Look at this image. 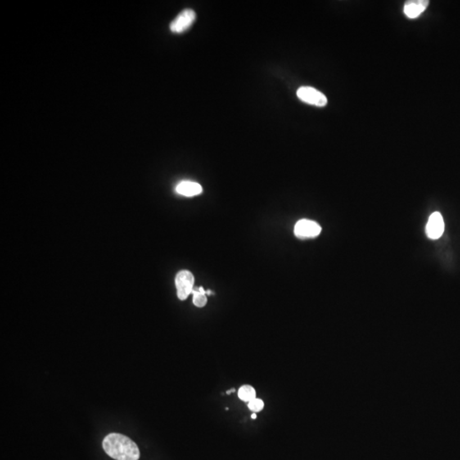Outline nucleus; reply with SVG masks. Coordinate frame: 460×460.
Instances as JSON below:
<instances>
[{
    "instance_id": "nucleus-3",
    "label": "nucleus",
    "mask_w": 460,
    "mask_h": 460,
    "mask_svg": "<svg viewBox=\"0 0 460 460\" xmlns=\"http://www.w3.org/2000/svg\"><path fill=\"white\" fill-rule=\"evenodd\" d=\"M297 96L302 101L316 107H324L327 104V98L322 92L310 87L302 86L297 91Z\"/></svg>"
},
{
    "instance_id": "nucleus-12",
    "label": "nucleus",
    "mask_w": 460,
    "mask_h": 460,
    "mask_svg": "<svg viewBox=\"0 0 460 460\" xmlns=\"http://www.w3.org/2000/svg\"><path fill=\"white\" fill-rule=\"evenodd\" d=\"M257 417H258V416H257V413H255V412H253V414H252V419H253V420H256Z\"/></svg>"
},
{
    "instance_id": "nucleus-1",
    "label": "nucleus",
    "mask_w": 460,
    "mask_h": 460,
    "mask_svg": "<svg viewBox=\"0 0 460 460\" xmlns=\"http://www.w3.org/2000/svg\"><path fill=\"white\" fill-rule=\"evenodd\" d=\"M105 453L115 460H138L140 450L137 444L128 436L111 433L102 442Z\"/></svg>"
},
{
    "instance_id": "nucleus-10",
    "label": "nucleus",
    "mask_w": 460,
    "mask_h": 460,
    "mask_svg": "<svg viewBox=\"0 0 460 460\" xmlns=\"http://www.w3.org/2000/svg\"><path fill=\"white\" fill-rule=\"evenodd\" d=\"M192 294L194 296L193 297V303L195 306L198 308H203L205 306V304L207 303V298H206V291H205L203 287L194 288Z\"/></svg>"
},
{
    "instance_id": "nucleus-11",
    "label": "nucleus",
    "mask_w": 460,
    "mask_h": 460,
    "mask_svg": "<svg viewBox=\"0 0 460 460\" xmlns=\"http://www.w3.org/2000/svg\"><path fill=\"white\" fill-rule=\"evenodd\" d=\"M263 407H264V402L263 400L257 398V397L253 401H250V402H248V408L255 413L261 412L263 409Z\"/></svg>"
},
{
    "instance_id": "nucleus-2",
    "label": "nucleus",
    "mask_w": 460,
    "mask_h": 460,
    "mask_svg": "<svg viewBox=\"0 0 460 460\" xmlns=\"http://www.w3.org/2000/svg\"><path fill=\"white\" fill-rule=\"evenodd\" d=\"M176 287L177 297L180 300H185L192 294L195 284V277L189 270L180 271L176 276Z\"/></svg>"
},
{
    "instance_id": "nucleus-9",
    "label": "nucleus",
    "mask_w": 460,
    "mask_h": 460,
    "mask_svg": "<svg viewBox=\"0 0 460 460\" xmlns=\"http://www.w3.org/2000/svg\"><path fill=\"white\" fill-rule=\"evenodd\" d=\"M256 390L253 386H250L249 384H245L240 387L238 390V396L241 401L245 402H250L253 399H255Z\"/></svg>"
},
{
    "instance_id": "nucleus-4",
    "label": "nucleus",
    "mask_w": 460,
    "mask_h": 460,
    "mask_svg": "<svg viewBox=\"0 0 460 460\" xmlns=\"http://www.w3.org/2000/svg\"><path fill=\"white\" fill-rule=\"evenodd\" d=\"M196 20V13L191 9L182 10L174 20H172L170 29L172 33H182L193 25Z\"/></svg>"
},
{
    "instance_id": "nucleus-8",
    "label": "nucleus",
    "mask_w": 460,
    "mask_h": 460,
    "mask_svg": "<svg viewBox=\"0 0 460 460\" xmlns=\"http://www.w3.org/2000/svg\"><path fill=\"white\" fill-rule=\"evenodd\" d=\"M176 192L183 196L192 197L195 195H200L203 192V189L201 185L199 184L198 182L182 181L177 185Z\"/></svg>"
},
{
    "instance_id": "nucleus-6",
    "label": "nucleus",
    "mask_w": 460,
    "mask_h": 460,
    "mask_svg": "<svg viewBox=\"0 0 460 460\" xmlns=\"http://www.w3.org/2000/svg\"><path fill=\"white\" fill-rule=\"evenodd\" d=\"M444 221L440 213H434L430 215L426 225V235L432 240H436L443 235L444 232Z\"/></svg>"
},
{
    "instance_id": "nucleus-7",
    "label": "nucleus",
    "mask_w": 460,
    "mask_h": 460,
    "mask_svg": "<svg viewBox=\"0 0 460 460\" xmlns=\"http://www.w3.org/2000/svg\"><path fill=\"white\" fill-rule=\"evenodd\" d=\"M429 4H430V1H428V0L407 1L405 3L404 14L410 19L419 17L426 10Z\"/></svg>"
},
{
    "instance_id": "nucleus-5",
    "label": "nucleus",
    "mask_w": 460,
    "mask_h": 460,
    "mask_svg": "<svg viewBox=\"0 0 460 460\" xmlns=\"http://www.w3.org/2000/svg\"><path fill=\"white\" fill-rule=\"evenodd\" d=\"M321 232V227L315 221L302 219L294 227V234L301 239L317 237Z\"/></svg>"
},
{
    "instance_id": "nucleus-13",
    "label": "nucleus",
    "mask_w": 460,
    "mask_h": 460,
    "mask_svg": "<svg viewBox=\"0 0 460 460\" xmlns=\"http://www.w3.org/2000/svg\"><path fill=\"white\" fill-rule=\"evenodd\" d=\"M235 389H230V390H228V391H227V394H231V393H232V392H235Z\"/></svg>"
}]
</instances>
